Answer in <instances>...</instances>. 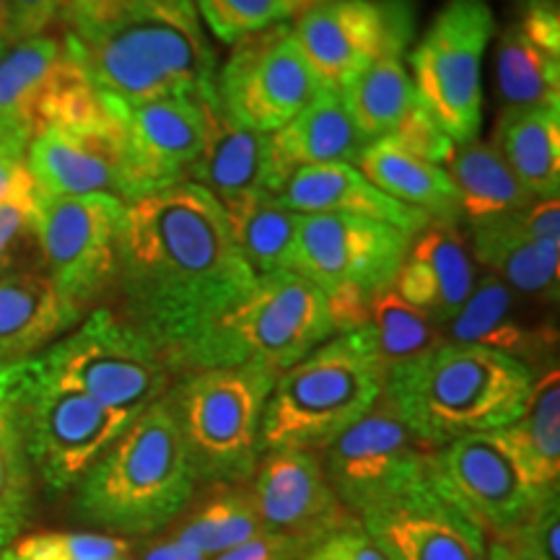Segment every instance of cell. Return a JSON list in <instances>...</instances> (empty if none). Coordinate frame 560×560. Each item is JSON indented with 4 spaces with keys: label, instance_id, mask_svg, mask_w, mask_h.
<instances>
[{
    "label": "cell",
    "instance_id": "cell-54",
    "mask_svg": "<svg viewBox=\"0 0 560 560\" xmlns=\"http://www.w3.org/2000/svg\"><path fill=\"white\" fill-rule=\"evenodd\" d=\"M11 16H9V0H0V52L11 47Z\"/></svg>",
    "mask_w": 560,
    "mask_h": 560
},
{
    "label": "cell",
    "instance_id": "cell-26",
    "mask_svg": "<svg viewBox=\"0 0 560 560\" xmlns=\"http://www.w3.org/2000/svg\"><path fill=\"white\" fill-rule=\"evenodd\" d=\"M81 317L45 270L5 272L0 276V363L34 359Z\"/></svg>",
    "mask_w": 560,
    "mask_h": 560
},
{
    "label": "cell",
    "instance_id": "cell-55",
    "mask_svg": "<svg viewBox=\"0 0 560 560\" xmlns=\"http://www.w3.org/2000/svg\"><path fill=\"white\" fill-rule=\"evenodd\" d=\"M0 560H9V558H5V556H3V552H0Z\"/></svg>",
    "mask_w": 560,
    "mask_h": 560
},
{
    "label": "cell",
    "instance_id": "cell-20",
    "mask_svg": "<svg viewBox=\"0 0 560 560\" xmlns=\"http://www.w3.org/2000/svg\"><path fill=\"white\" fill-rule=\"evenodd\" d=\"M26 170L39 198L115 195L122 200L125 149L120 122L107 107V115L100 120L42 130L26 149Z\"/></svg>",
    "mask_w": 560,
    "mask_h": 560
},
{
    "label": "cell",
    "instance_id": "cell-41",
    "mask_svg": "<svg viewBox=\"0 0 560 560\" xmlns=\"http://www.w3.org/2000/svg\"><path fill=\"white\" fill-rule=\"evenodd\" d=\"M198 9L208 30L229 45L289 19L283 0H198Z\"/></svg>",
    "mask_w": 560,
    "mask_h": 560
},
{
    "label": "cell",
    "instance_id": "cell-23",
    "mask_svg": "<svg viewBox=\"0 0 560 560\" xmlns=\"http://www.w3.org/2000/svg\"><path fill=\"white\" fill-rule=\"evenodd\" d=\"M272 195L293 213L359 215V219L389 223L410 236L420 234L433 223L420 210H412L384 195L353 164L306 166V170L293 172Z\"/></svg>",
    "mask_w": 560,
    "mask_h": 560
},
{
    "label": "cell",
    "instance_id": "cell-37",
    "mask_svg": "<svg viewBox=\"0 0 560 560\" xmlns=\"http://www.w3.org/2000/svg\"><path fill=\"white\" fill-rule=\"evenodd\" d=\"M361 332L384 374L444 340V330L410 306L392 283L374 293Z\"/></svg>",
    "mask_w": 560,
    "mask_h": 560
},
{
    "label": "cell",
    "instance_id": "cell-38",
    "mask_svg": "<svg viewBox=\"0 0 560 560\" xmlns=\"http://www.w3.org/2000/svg\"><path fill=\"white\" fill-rule=\"evenodd\" d=\"M262 535L255 501L244 490H226L208 503L179 532V540L198 548L208 560L221 556L236 545H244Z\"/></svg>",
    "mask_w": 560,
    "mask_h": 560
},
{
    "label": "cell",
    "instance_id": "cell-45",
    "mask_svg": "<svg viewBox=\"0 0 560 560\" xmlns=\"http://www.w3.org/2000/svg\"><path fill=\"white\" fill-rule=\"evenodd\" d=\"M511 537H516L524 548H529L540 560H560V495L542 501Z\"/></svg>",
    "mask_w": 560,
    "mask_h": 560
},
{
    "label": "cell",
    "instance_id": "cell-17",
    "mask_svg": "<svg viewBox=\"0 0 560 560\" xmlns=\"http://www.w3.org/2000/svg\"><path fill=\"white\" fill-rule=\"evenodd\" d=\"M102 100L107 102L122 130L125 202L187 182V172L206 145L208 104L213 102L179 96L130 107L109 96Z\"/></svg>",
    "mask_w": 560,
    "mask_h": 560
},
{
    "label": "cell",
    "instance_id": "cell-7",
    "mask_svg": "<svg viewBox=\"0 0 560 560\" xmlns=\"http://www.w3.org/2000/svg\"><path fill=\"white\" fill-rule=\"evenodd\" d=\"M272 384L276 376L257 369H202L170 392L195 480L234 486L255 475Z\"/></svg>",
    "mask_w": 560,
    "mask_h": 560
},
{
    "label": "cell",
    "instance_id": "cell-46",
    "mask_svg": "<svg viewBox=\"0 0 560 560\" xmlns=\"http://www.w3.org/2000/svg\"><path fill=\"white\" fill-rule=\"evenodd\" d=\"M522 32L542 47L545 52L560 58V11L558 0H520L516 3V21Z\"/></svg>",
    "mask_w": 560,
    "mask_h": 560
},
{
    "label": "cell",
    "instance_id": "cell-43",
    "mask_svg": "<svg viewBox=\"0 0 560 560\" xmlns=\"http://www.w3.org/2000/svg\"><path fill=\"white\" fill-rule=\"evenodd\" d=\"M299 560H389L361 524H340L319 537Z\"/></svg>",
    "mask_w": 560,
    "mask_h": 560
},
{
    "label": "cell",
    "instance_id": "cell-47",
    "mask_svg": "<svg viewBox=\"0 0 560 560\" xmlns=\"http://www.w3.org/2000/svg\"><path fill=\"white\" fill-rule=\"evenodd\" d=\"M66 0H9L11 42L42 37L62 16Z\"/></svg>",
    "mask_w": 560,
    "mask_h": 560
},
{
    "label": "cell",
    "instance_id": "cell-28",
    "mask_svg": "<svg viewBox=\"0 0 560 560\" xmlns=\"http://www.w3.org/2000/svg\"><path fill=\"white\" fill-rule=\"evenodd\" d=\"M353 166L392 200L420 210L433 223L462 221L457 187L444 166L412 156L389 140L369 143Z\"/></svg>",
    "mask_w": 560,
    "mask_h": 560
},
{
    "label": "cell",
    "instance_id": "cell-42",
    "mask_svg": "<svg viewBox=\"0 0 560 560\" xmlns=\"http://www.w3.org/2000/svg\"><path fill=\"white\" fill-rule=\"evenodd\" d=\"M384 140H389V143L400 145V149L412 153V156L431 161V164L436 166L450 164L452 153L457 149V143L439 128V122L433 120L431 112L423 107V102H418L416 107L408 112V117L397 125L395 132Z\"/></svg>",
    "mask_w": 560,
    "mask_h": 560
},
{
    "label": "cell",
    "instance_id": "cell-10",
    "mask_svg": "<svg viewBox=\"0 0 560 560\" xmlns=\"http://www.w3.org/2000/svg\"><path fill=\"white\" fill-rule=\"evenodd\" d=\"M493 30L488 0H446L410 52L418 100L457 145L480 132L482 58Z\"/></svg>",
    "mask_w": 560,
    "mask_h": 560
},
{
    "label": "cell",
    "instance_id": "cell-22",
    "mask_svg": "<svg viewBox=\"0 0 560 560\" xmlns=\"http://www.w3.org/2000/svg\"><path fill=\"white\" fill-rule=\"evenodd\" d=\"M478 280L470 244L457 223H429L412 236L395 291L444 330L467 304Z\"/></svg>",
    "mask_w": 560,
    "mask_h": 560
},
{
    "label": "cell",
    "instance_id": "cell-13",
    "mask_svg": "<svg viewBox=\"0 0 560 560\" xmlns=\"http://www.w3.org/2000/svg\"><path fill=\"white\" fill-rule=\"evenodd\" d=\"M327 91L301 55L291 26L276 24L236 42L219 70L215 94L223 115L255 132H276Z\"/></svg>",
    "mask_w": 560,
    "mask_h": 560
},
{
    "label": "cell",
    "instance_id": "cell-29",
    "mask_svg": "<svg viewBox=\"0 0 560 560\" xmlns=\"http://www.w3.org/2000/svg\"><path fill=\"white\" fill-rule=\"evenodd\" d=\"M493 149L532 198H558L560 107L506 109L495 125Z\"/></svg>",
    "mask_w": 560,
    "mask_h": 560
},
{
    "label": "cell",
    "instance_id": "cell-12",
    "mask_svg": "<svg viewBox=\"0 0 560 560\" xmlns=\"http://www.w3.org/2000/svg\"><path fill=\"white\" fill-rule=\"evenodd\" d=\"M125 208L115 195L39 198L37 244L45 272L81 314L120 278Z\"/></svg>",
    "mask_w": 560,
    "mask_h": 560
},
{
    "label": "cell",
    "instance_id": "cell-39",
    "mask_svg": "<svg viewBox=\"0 0 560 560\" xmlns=\"http://www.w3.org/2000/svg\"><path fill=\"white\" fill-rule=\"evenodd\" d=\"M130 542L102 532H32L3 550L9 560H120Z\"/></svg>",
    "mask_w": 560,
    "mask_h": 560
},
{
    "label": "cell",
    "instance_id": "cell-50",
    "mask_svg": "<svg viewBox=\"0 0 560 560\" xmlns=\"http://www.w3.org/2000/svg\"><path fill=\"white\" fill-rule=\"evenodd\" d=\"M516 223L532 240H560V200L545 198L535 200L520 213H514Z\"/></svg>",
    "mask_w": 560,
    "mask_h": 560
},
{
    "label": "cell",
    "instance_id": "cell-51",
    "mask_svg": "<svg viewBox=\"0 0 560 560\" xmlns=\"http://www.w3.org/2000/svg\"><path fill=\"white\" fill-rule=\"evenodd\" d=\"M143 560H208L206 556L198 548H192V545H187L185 540H179V537H174V540H166V542H159L149 548L145 552Z\"/></svg>",
    "mask_w": 560,
    "mask_h": 560
},
{
    "label": "cell",
    "instance_id": "cell-3",
    "mask_svg": "<svg viewBox=\"0 0 560 560\" xmlns=\"http://www.w3.org/2000/svg\"><path fill=\"white\" fill-rule=\"evenodd\" d=\"M66 42L102 96L122 104L159 100L215 102L213 47L192 0L151 5L102 30L66 34Z\"/></svg>",
    "mask_w": 560,
    "mask_h": 560
},
{
    "label": "cell",
    "instance_id": "cell-53",
    "mask_svg": "<svg viewBox=\"0 0 560 560\" xmlns=\"http://www.w3.org/2000/svg\"><path fill=\"white\" fill-rule=\"evenodd\" d=\"M283 3L285 9H289V19H299L304 16V13L319 9V5L332 3V0H283Z\"/></svg>",
    "mask_w": 560,
    "mask_h": 560
},
{
    "label": "cell",
    "instance_id": "cell-15",
    "mask_svg": "<svg viewBox=\"0 0 560 560\" xmlns=\"http://www.w3.org/2000/svg\"><path fill=\"white\" fill-rule=\"evenodd\" d=\"M107 115L66 37H32L0 52V122L26 138L58 125H81Z\"/></svg>",
    "mask_w": 560,
    "mask_h": 560
},
{
    "label": "cell",
    "instance_id": "cell-35",
    "mask_svg": "<svg viewBox=\"0 0 560 560\" xmlns=\"http://www.w3.org/2000/svg\"><path fill=\"white\" fill-rule=\"evenodd\" d=\"M226 219L244 262L257 278L296 270L301 213L285 208L276 195L260 192Z\"/></svg>",
    "mask_w": 560,
    "mask_h": 560
},
{
    "label": "cell",
    "instance_id": "cell-9",
    "mask_svg": "<svg viewBox=\"0 0 560 560\" xmlns=\"http://www.w3.org/2000/svg\"><path fill=\"white\" fill-rule=\"evenodd\" d=\"M412 236L359 215H301L296 270L327 296L335 332L361 330L376 291L387 289Z\"/></svg>",
    "mask_w": 560,
    "mask_h": 560
},
{
    "label": "cell",
    "instance_id": "cell-40",
    "mask_svg": "<svg viewBox=\"0 0 560 560\" xmlns=\"http://www.w3.org/2000/svg\"><path fill=\"white\" fill-rule=\"evenodd\" d=\"M39 195L30 170L19 174L11 192L0 200V276L16 268L21 252L30 242H37Z\"/></svg>",
    "mask_w": 560,
    "mask_h": 560
},
{
    "label": "cell",
    "instance_id": "cell-14",
    "mask_svg": "<svg viewBox=\"0 0 560 560\" xmlns=\"http://www.w3.org/2000/svg\"><path fill=\"white\" fill-rule=\"evenodd\" d=\"M325 450L322 470L335 499L361 516L408 493L431 475L433 450L412 436L387 402L355 420Z\"/></svg>",
    "mask_w": 560,
    "mask_h": 560
},
{
    "label": "cell",
    "instance_id": "cell-18",
    "mask_svg": "<svg viewBox=\"0 0 560 560\" xmlns=\"http://www.w3.org/2000/svg\"><path fill=\"white\" fill-rule=\"evenodd\" d=\"M301 55L327 91H346L363 70L408 42L405 11L380 0H332L291 26Z\"/></svg>",
    "mask_w": 560,
    "mask_h": 560
},
{
    "label": "cell",
    "instance_id": "cell-48",
    "mask_svg": "<svg viewBox=\"0 0 560 560\" xmlns=\"http://www.w3.org/2000/svg\"><path fill=\"white\" fill-rule=\"evenodd\" d=\"M310 548L312 545L306 540H299V537L262 532L255 540L236 545V548L221 552V556L210 560H299Z\"/></svg>",
    "mask_w": 560,
    "mask_h": 560
},
{
    "label": "cell",
    "instance_id": "cell-52",
    "mask_svg": "<svg viewBox=\"0 0 560 560\" xmlns=\"http://www.w3.org/2000/svg\"><path fill=\"white\" fill-rule=\"evenodd\" d=\"M488 560H540L529 548L516 540V537H495L488 545Z\"/></svg>",
    "mask_w": 560,
    "mask_h": 560
},
{
    "label": "cell",
    "instance_id": "cell-1",
    "mask_svg": "<svg viewBox=\"0 0 560 560\" xmlns=\"http://www.w3.org/2000/svg\"><path fill=\"white\" fill-rule=\"evenodd\" d=\"M117 280L130 325L172 371H187L200 340L257 276L236 247L221 202L179 182L128 202Z\"/></svg>",
    "mask_w": 560,
    "mask_h": 560
},
{
    "label": "cell",
    "instance_id": "cell-32",
    "mask_svg": "<svg viewBox=\"0 0 560 560\" xmlns=\"http://www.w3.org/2000/svg\"><path fill=\"white\" fill-rule=\"evenodd\" d=\"M503 433L514 446L537 499L548 501L560 495V374L556 366L535 380L527 408Z\"/></svg>",
    "mask_w": 560,
    "mask_h": 560
},
{
    "label": "cell",
    "instance_id": "cell-24",
    "mask_svg": "<svg viewBox=\"0 0 560 560\" xmlns=\"http://www.w3.org/2000/svg\"><path fill=\"white\" fill-rule=\"evenodd\" d=\"M270 136L234 125L221 104H208V138L187 172V182L202 187L221 202L226 215L268 192Z\"/></svg>",
    "mask_w": 560,
    "mask_h": 560
},
{
    "label": "cell",
    "instance_id": "cell-6",
    "mask_svg": "<svg viewBox=\"0 0 560 560\" xmlns=\"http://www.w3.org/2000/svg\"><path fill=\"white\" fill-rule=\"evenodd\" d=\"M332 332L327 296L312 280L299 272L260 276L200 340L187 374L202 369H257L278 380L330 340Z\"/></svg>",
    "mask_w": 560,
    "mask_h": 560
},
{
    "label": "cell",
    "instance_id": "cell-11",
    "mask_svg": "<svg viewBox=\"0 0 560 560\" xmlns=\"http://www.w3.org/2000/svg\"><path fill=\"white\" fill-rule=\"evenodd\" d=\"M19 402L32 467L52 493L75 488L138 416L104 408L81 392L60 387L16 363Z\"/></svg>",
    "mask_w": 560,
    "mask_h": 560
},
{
    "label": "cell",
    "instance_id": "cell-16",
    "mask_svg": "<svg viewBox=\"0 0 560 560\" xmlns=\"http://www.w3.org/2000/svg\"><path fill=\"white\" fill-rule=\"evenodd\" d=\"M433 478L482 529L511 537L540 506L506 433L486 431L433 450Z\"/></svg>",
    "mask_w": 560,
    "mask_h": 560
},
{
    "label": "cell",
    "instance_id": "cell-27",
    "mask_svg": "<svg viewBox=\"0 0 560 560\" xmlns=\"http://www.w3.org/2000/svg\"><path fill=\"white\" fill-rule=\"evenodd\" d=\"M472 260L516 296L558 301L560 240H532L514 213L470 226Z\"/></svg>",
    "mask_w": 560,
    "mask_h": 560
},
{
    "label": "cell",
    "instance_id": "cell-4",
    "mask_svg": "<svg viewBox=\"0 0 560 560\" xmlns=\"http://www.w3.org/2000/svg\"><path fill=\"white\" fill-rule=\"evenodd\" d=\"M195 482L166 392L83 475L75 486V511L112 535H151L190 503Z\"/></svg>",
    "mask_w": 560,
    "mask_h": 560
},
{
    "label": "cell",
    "instance_id": "cell-21",
    "mask_svg": "<svg viewBox=\"0 0 560 560\" xmlns=\"http://www.w3.org/2000/svg\"><path fill=\"white\" fill-rule=\"evenodd\" d=\"M262 532L299 537L314 545L340 527L335 499L322 462L310 450H272L255 470L252 488Z\"/></svg>",
    "mask_w": 560,
    "mask_h": 560
},
{
    "label": "cell",
    "instance_id": "cell-5",
    "mask_svg": "<svg viewBox=\"0 0 560 560\" xmlns=\"http://www.w3.org/2000/svg\"><path fill=\"white\" fill-rule=\"evenodd\" d=\"M384 374L361 330L325 340L272 384L262 412V450H317L384 397Z\"/></svg>",
    "mask_w": 560,
    "mask_h": 560
},
{
    "label": "cell",
    "instance_id": "cell-2",
    "mask_svg": "<svg viewBox=\"0 0 560 560\" xmlns=\"http://www.w3.org/2000/svg\"><path fill=\"white\" fill-rule=\"evenodd\" d=\"M529 363L480 346L441 340L400 363L384 382V402L431 450L470 433L501 431L527 408Z\"/></svg>",
    "mask_w": 560,
    "mask_h": 560
},
{
    "label": "cell",
    "instance_id": "cell-56",
    "mask_svg": "<svg viewBox=\"0 0 560 560\" xmlns=\"http://www.w3.org/2000/svg\"><path fill=\"white\" fill-rule=\"evenodd\" d=\"M120 560H130V558H128V556H125V558H120Z\"/></svg>",
    "mask_w": 560,
    "mask_h": 560
},
{
    "label": "cell",
    "instance_id": "cell-8",
    "mask_svg": "<svg viewBox=\"0 0 560 560\" xmlns=\"http://www.w3.org/2000/svg\"><path fill=\"white\" fill-rule=\"evenodd\" d=\"M39 376L104 408L140 416L170 392L172 369L159 348L109 310L91 312L58 342L34 355Z\"/></svg>",
    "mask_w": 560,
    "mask_h": 560
},
{
    "label": "cell",
    "instance_id": "cell-25",
    "mask_svg": "<svg viewBox=\"0 0 560 560\" xmlns=\"http://www.w3.org/2000/svg\"><path fill=\"white\" fill-rule=\"evenodd\" d=\"M366 145L342 91H322L289 125L270 132L268 192H276L293 172L306 166L355 164Z\"/></svg>",
    "mask_w": 560,
    "mask_h": 560
},
{
    "label": "cell",
    "instance_id": "cell-30",
    "mask_svg": "<svg viewBox=\"0 0 560 560\" xmlns=\"http://www.w3.org/2000/svg\"><path fill=\"white\" fill-rule=\"evenodd\" d=\"M444 330V340L495 350L524 363L540 348V335L520 317L516 293L490 272L478 276L467 304Z\"/></svg>",
    "mask_w": 560,
    "mask_h": 560
},
{
    "label": "cell",
    "instance_id": "cell-36",
    "mask_svg": "<svg viewBox=\"0 0 560 560\" xmlns=\"http://www.w3.org/2000/svg\"><path fill=\"white\" fill-rule=\"evenodd\" d=\"M495 81L509 109L560 107V58L537 47L514 21L499 37Z\"/></svg>",
    "mask_w": 560,
    "mask_h": 560
},
{
    "label": "cell",
    "instance_id": "cell-19",
    "mask_svg": "<svg viewBox=\"0 0 560 560\" xmlns=\"http://www.w3.org/2000/svg\"><path fill=\"white\" fill-rule=\"evenodd\" d=\"M361 520L389 560H488V532L441 490L433 470Z\"/></svg>",
    "mask_w": 560,
    "mask_h": 560
},
{
    "label": "cell",
    "instance_id": "cell-33",
    "mask_svg": "<svg viewBox=\"0 0 560 560\" xmlns=\"http://www.w3.org/2000/svg\"><path fill=\"white\" fill-rule=\"evenodd\" d=\"M32 475L16 363H0V552L19 540L30 520Z\"/></svg>",
    "mask_w": 560,
    "mask_h": 560
},
{
    "label": "cell",
    "instance_id": "cell-44",
    "mask_svg": "<svg viewBox=\"0 0 560 560\" xmlns=\"http://www.w3.org/2000/svg\"><path fill=\"white\" fill-rule=\"evenodd\" d=\"M161 3H172V0H66L62 16L68 21L70 34H83Z\"/></svg>",
    "mask_w": 560,
    "mask_h": 560
},
{
    "label": "cell",
    "instance_id": "cell-31",
    "mask_svg": "<svg viewBox=\"0 0 560 560\" xmlns=\"http://www.w3.org/2000/svg\"><path fill=\"white\" fill-rule=\"evenodd\" d=\"M450 177L459 195V219H465L470 226L520 213L537 200L514 177L493 143L478 138L454 149Z\"/></svg>",
    "mask_w": 560,
    "mask_h": 560
},
{
    "label": "cell",
    "instance_id": "cell-34",
    "mask_svg": "<svg viewBox=\"0 0 560 560\" xmlns=\"http://www.w3.org/2000/svg\"><path fill=\"white\" fill-rule=\"evenodd\" d=\"M355 128L366 143L389 138L420 102L402 52L384 55L342 91Z\"/></svg>",
    "mask_w": 560,
    "mask_h": 560
},
{
    "label": "cell",
    "instance_id": "cell-49",
    "mask_svg": "<svg viewBox=\"0 0 560 560\" xmlns=\"http://www.w3.org/2000/svg\"><path fill=\"white\" fill-rule=\"evenodd\" d=\"M32 140L24 132L0 122V200L11 192L13 182L26 166V149Z\"/></svg>",
    "mask_w": 560,
    "mask_h": 560
}]
</instances>
